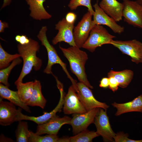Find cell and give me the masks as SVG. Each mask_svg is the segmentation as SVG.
<instances>
[{"instance_id":"obj_1","label":"cell","mask_w":142,"mask_h":142,"mask_svg":"<svg viewBox=\"0 0 142 142\" xmlns=\"http://www.w3.org/2000/svg\"><path fill=\"white\" fill-rule=\"evenodd\" d=\"M29 42L25 45H17L19 54L23 60V65L21 73L15 82H22L23 78L29 73L33 68L36 71L39 70L42 65V60L36 54L39 52L40 45L38 42L30 38Z\"/></svg>"},{"instance_id":"obj_2","label":"cell","mask_w":142,"mask_h":142,"mask_svg":"<svg viewBox=\"0 0 142 142\" xmlns=\"http://www.w3.org/2000/svg\"><path fill=\"white\" fill-rule=\"evenodd\" d=\"M59 48L69 61L71 70L79 82L90 88L93 89L88 80L85 72V65L88 59L87 53L77 46H71L66 48L59 45Z\"/></svg>"},{"instance_id":"obj_3","label":"cell","mask_w":142,"mask_h":142,"mask_svg":"<svg viewBox=\"0 0 142 142\" xmlns=\"http://www.w3.org/2000/svg\"><path fill=\"white\" fill-rule=\"evenodd\" d=\"M47 30V28L46 26H42L37 36L38 39L40 41L42 45L46 49L48 54V63L44 72L48 74H53L52 71L53 65L55 64H58L62 67L68 78L71 80L72 85H75L77 82L69 74L67 68L66 64L61 60L54 48L50 44L48 40L46 34Z\"/></svg>"},{"instance_id":"obj_4","label":"cell","mask_w":142,"mask_h":142,"mask_svg":"<svg viewBox=\"0 0 142 142\" xmlns=\"http://www.w3.org/2000/svg\"><path fill=\"white\" fill-rule=\"evenodd\" d=\"M115 37L102 26L96 25L91 31L82 48L93 52L98 47L105 44H110L113 39Z\"/></svg>"},{"instance_id":"obj_5","label":"cell","mask_w":142,"mask_h":142,"mask_svg":"<svg viewBox=\"0 0 142 142\" xmlns=\"http://www.w3.org/2000/svg\"><path fill=\"white\" fill-rule=\"evenodd\" d=\"M123 1L124 21L129 25L142 29V6L136 1Z\"/></svg>"},{"instance_id":"obj_6","label":"cell","mask_w":142,"mask_h":142,"mask_svg":"<svg viewBox=\"0 0 142 142\" xmlns=\"http://www.w3.org/2000/svg\"><path fill=\"white\" fill-rule=\"evenodd\" d=\"M93 15L88 11L74 27L73 36L77 47L80 48L88 39L90 32L95 25L92 20Z\"/></svg>"},{"instance_id":"obj_7","label":"cell","mask_w":142,"mask_h":142,"mask_svg":"<svg viewBox=\"0 0 142 142\" xmlns=\"http://www.w3.org/2000/svg\"><path fill=\"white\" fill-rule=\"evenodd\" d=\"M110 44L123 53L130 56L132 62L136 64L142 63V43L135 39L128 41L113 40Z\"/></svg>"},{"instance_id":"obj_8","label":"cell","mask_w":142,"mask_h":142,"mask_svg":"<svg viewBox=\"0 0 142 142\" xmlns=\"http://www.w3.org/2000/svg\"><path fill=\"white\" fill-rule=\"evenodd\" d=\"M78 98L87 111L96 108H101L106 110L109 106L105 103L97 100L90 88L81 82L77 83L75 89Z\"/></svg>"},{"instance_id":"obj_9","label":"cell","mask_w":142,"mask_h":142,"mask_svg":"<svg viewBox=\"0 0 142 142\" xmlns=\"http://www.w3.org/2000/svg\"><path fill=\"white\" fill-rule=\"evenodd\" d=\"M60 93V97L59 102L56 106L49 112H44L43 115L37 117L28 116L21 113V109L19 108L16 121L22 120H29L36 123L38 125L45 123L56 115L58 112L61 111L63 108L64 102V93L63 84H59L57 85Z\"/></svg>"},{"instance_id":"obj_10","label":"cell","mask_w":142,"mask_h":142,"mask_svg":"<svg viewBox=\"0 0 142 142\" xmlns=\"http://www.w3.org/2000/svg\"><path fill=\"white\" fill-rule=\"evenodd\" d=\"M97 132L106 142H114V138L115 134L111 126L106 110L100 108L95 117L94 123Z\"/></svg>"},{"instance_id":"obj_11","label":"cell","mask_w":142,"mask_h":142,"mask_svg":"<svg viewBox=\"0 0 142 142\" xmlns=\"http://www.w3.org/2000/svg\"><path fill=\"white\" fill-rule=\"evenodd\" d=\"M100 108H96L82 114H74L70 124L75 135L86 130L91 124L94 123L95 116Z\"/></svg>"},{"instance_id":"obj_12","label":"cell","mask_w":142,"mask_h":142,"mask_svg":"<svg viewBox=\"0 0 142 142\" xmlns=\"http://www.w3.org/2000/svg\"><path fill=\"white\" fill-rule=\"evenodd\" d=\"M74 23L68 22L65 18H63L55 24V28L58 32L52 40V44L55 45L63 42L71 46H77L73 34Z\"/></svg>"},{"instance_id":"obj_13","label":"cell","mask_w":142,"mask_h":142,"mask_svg":"<svg viewBox=\"0 0 142 142\" xmlns=\"http://www.w3.org/2000/svg\"><path fill=\"white\" fill-rule=\"evenodd\" d=\"M63 111L65 114H82L87 111L78 97L76 90L72 85L64 97Z\"/></svg>"},{"instance_id":"obj_14","label":"cell","mask_w":142,"mask_h":142,"mask_svg":"<svg viewBox=\"0 0 142 142\" xmlns=\"http://www.w3.org/2000/svg\"><path fill=\"white\" fill-rule=\"evenodd\" d=\"M93 6L94 12L93 15V20L95 25L106 26L114 33L118 34H121L124 31V27L118 24L114 19L106 14L100 8L98 1Z\"/></svg>"},{"instance_id":"obj_15","label":"cell","mask_w":142,"mask_h":142,"mask_svg":"<svg viewBox=\"0 0 142 142\" xmlns=\"http://www.w3.org/2000/svg\"><path fill=\"white\" fill-rule=\"evenodd\" d=\"M71 118L67 116L60 117L56 115L46 122L38 125L35 133L57 135L61 127L65 124H70Z\"/></svg>"},{"instance_id":"obj_16","label":"cell","mask_w":142,"mask_h":142,"mask_svg":"<svg viewBox=\"0 0 142 142\" xmlns=\"http://www.w3.org/2000/svg\"><path fill=\"white\" fill-rule=\"evenodd\" d=\"M0 98V124L3 126L9 125L16 121L19 109L11 102L4 101Z\"/></svg>"},{"instance_id":"obj_17","label":"cell","mask_w":142,"mask_h":142,"mask_svg":"<svg viewBox=\"0 0 142 142\" xmlns=\"http://www.w3.org/2000/svg\"><path fill=\"white\" fill-rule=\"evenodd\" d=\"M99 5L109 16L116 22L122 19L123 5L117 0H102Z\"/></svg>"},{"instance_id":"obj_18","label":"cell","mask_w":142,"mask_h":142,"mask_svg":"<svg viewBox=\"0 0 142 142\" xmlns=\"http://www.w3.org/2000/svg\"><path fill=\"white\" fill-rule=\"evenodd\" d=\"M29 6V15L36 20L41 21L50 18L52 16L45 8L43 3L45 0H26Z\"/></svg>"},{"instance_id":"obj_19","label":"cell","mask_w":142,"mask_h":142,"mask_svg":"<svg viewBox=\"0 0 142 142\" xmlns=\"http://www.w3.org/2000/svg\"><path fill=\"white\" fill-rule=\"evenodd\" d=\"M111 104L117 109L115 114L116 116L131 112L142 113V95H140L133 100L127 103H118L114 102Z\"/></svg>"},{"instance_id":"obj_20","label":"cell","mask_w":142,"mask_h":142,"mask_svg":"<svg viewBox=\"0 0 142 142\" xmlns=\"http://www.w3.org/2000/svg\"><path fill=\"white\" fill-rule=\"evenodd\" d=\"M0 95L2 99L8 100L14 105L18 106L26 111L31 113L28 106L21 100L17 91H13L1 83L0 84Z\"/></svg>"},{"instance_id":"obj_21","label":"cell","mask_w":142,"mask_h":142,"mask_svg":"<svg viewBox=\"0 0 142 142\" xmlns=\"http://www.w3.org/2000/svg\"><path fill=\"white\" fill-rule=\"evenodd\" d=\"M47 100L42 94L40 82L37 80L34 81L33 91L31 96L26 104L31 106H38L44 109Z\"/></svg>"},{"instance_id":"obj_22","label":"cell","mask_w":142,"mask_h":142,"mask_svg":"<svg viewBox=\"0 0 142 142\" xmlns=\"http://www.w3.org/2000/svg\"><path fill=\"white\" fill-rule=\"evenodd\" d=\"M133 72L125 69L121 71L111 70L108 74V78L114 77L119 83V86L123 88L127 87L131 81L133 76Z\"/></svg>"},{"instance_id":"obj_23","label":"cell","mask_w":142,"mask_h":142,"mask_svg":"<svg viewBox=\"0 0 142 142\" xmlns=\"http://www.w3.org/2000/svg\"><path fill=\"white\" fill-rule=\"evenodd\" d=\"M34 82H15L17 92L22 101L26 104L30 98L33 89Z\"/></svg>"},{"instance_id":"obj_24","label":"cell","mask_w":142,"mask_h":142,"mask_svg":"<svg viewBox=\"0 0 142 142\" xmlns=\"http://www.w3.org/2000/svg\"><path fill=\"white\" fill-rule=\"evenodd\" d=\"M99 136L97 131H90L87 129L69 137V142H91L93 139Z\"/></svg>"},{"instance_id":"obj_25","label":"cell","mask_w":142,"mask_h":142,"mask_svg":"<svg viewBox=\"0 0 142 142\" xmlns=\"http://www.w3.org/2000/svg\"><path fill=\"white\" fill-rule=\"evenodd\" d=\"M30 131L26 122L19 121L16 131V137L17 142H29Z\"/></svg>"},{"instance_id":"obj_26","label":"cell","mask_w":142,"mask_h":142,"mask_svg":"<svg viewBox=\"0 0 142 142\" xmlns=\"http://www.w3.org/2000/svg\"><path fill=\"white\" fill-rule=\"evenodd\" d=\"M22 62L20 57L18 58L13 60L8 67L0 70V83L8 87L10 85L8 82V79L11 71L16 65L20 64Z\"/></svg>"},{"instance_id":"obj_27","label":"cell","mask_w":142,"mask_h":142,"mask_svg":"<svg viewBox=\"0 0 142 142\" xmlns=\"http://www.w3.org/2000/svg\"><path fill=\"white\" fill-rule=\"evenodd\" d=\"M21 57L19 54H11L4 50L0 44V69L4 68L9 65V63Z\"/></svg>"},{"instance_id":"obj_28","label":"cell","mask_w":142,"mask_h":142,"mask_svg":"<svg viewBox=\"0 0 142 142\" xmlns=\"http://www.w3.org/2000/svg\"><path fill=\"white\" fill-rule=\"evenodd\" d=\"M60 138L57 135L47 134L43 136L37 134L30 131L29 142H60Z\"/></svg>"},{"instance_id":"obj_29","label":"cell","mask_w":142,"mask_h":142,"mask_svg":"<svg viewBox=\"0 0 142 142\" xmlns=\"http://www.w3.org/2000/svg\"><path fill=\"white\" fill-rule=\"evenodd\" d=\"M68 6L71 10L76 9L80 6H84L88 8V11L93 15L94 11L91 3V0H70Z\"/></svg>"},{"instance_id":"obj_30","label":"cell","mask_w":142,"mask_h":142,"mask_svg":"<svg viewBox=\"0 0 142 142\" xmlns=\"http://www.w3.org/2000/svg\"><path fill=\"white\" fill-rule=\"evenodd\" d=\"M128 134L120 132L115 134L114 138L115 142H142V140H135L128 138Z\"/></svg>"},{"instance_id":"obj_31","label":"cell","mask_w":142,"mask_h":142,"mask_svg":"<svg viewBox=\"0 0 142 142\" xmlns=\"http://www.w3.org/2000/svg\"><path fill=\"white\" fill-rule=\"evenodd\" d=\"M15 39L19 44L22 45L28 43L30 41V38H28L26 35H16Z\"/></svg>"},{"instance_id":"obj_32","label":"cell","mask_w":142,"mask_h":142,"mask_svg":"<svg viewBox=\"0 0 142 142\" xmlns=\"http://www.w3.org/2000/svg\"><path fill=\"white\" fill-rule=\"evenodd\" d=\"M109 87L113 92L116 91L118 89L119 83L113 77H109Z\"/></svg>"},{"instance_id":"obj_33","label":"cell","mask_w":142,"mask_h":142,"mask_svg":"<svg viewBox=\"0 0 142 142\" xmlns=\"http://www.w3.org/2000/svg\"><path fill=\"white\" fill-rule=\"evenodd\" d=\"M77 17L76 15L73 12L68 13L65 16V19L67 21L70 23H74Z\"/></svg>"},{"instance_id":"obj_34","label":"cell","mask_w":142,"mask_h":142,"mask_svg":"<svg viewBox=\"0 0 142 142\" xmlns=\"http://www.w3.org/2000/svg\"><path fill=\"white\" fill-rule=\"evenodd\" d=\"M99 87L101 88H106L109 87V78H103L100 82Z\"/></svg>"},{"instance_id":"obj_35","label":"cell","mask_w":142,"mask_h":142,"mask_svg":"<svg viewBox=\"0 0 142 142\" xmlns=\"http://www.w3.org/2000/svg\"><path fill=\"white\" fill-rule=\"evenodd\" d=\"M9 25L8 23L4 21L0 20V33H2L4 32L5 28H8Z\"/></svg>"},{"instance_id":"obj_36","label":"cell","mask_w":142,"mask_h":142,"mask_svg":"<svg viewBox=\"0 0 142 142\" xmlns=\"http://www.w3.org/2000/svg\"><path fill=\"white\" fill-rule=\"evenodd\" d=\"M12 0H3V3L1 8V9L4 8L9 5L11 3Z\"/></svg>"},{"instance_id":"obj_37","label":"cell","mask_w":142,"mask_h":142,"mask_svg":"<svg viewBox=\"0 0 142 142\" xmlns=\"http://www.w3.org/2000/svg\"><path fill=\"white\" fill-rule=\"evenodd\" d=\"M137 2L142 6V0H137Z\"/></svg>"}]
</instances>
